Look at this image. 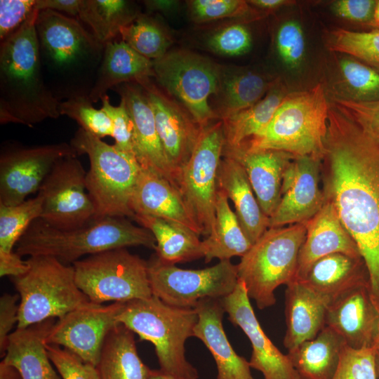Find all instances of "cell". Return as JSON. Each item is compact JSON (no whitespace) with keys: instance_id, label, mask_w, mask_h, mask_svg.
I'll return each mask as SVG.
<instances>
[{"instance_id":"cell-11","label":"cell","mask_w":379,"mask_h":379,"mask_svg":"<svg viewBox=\"0 0 379 379\" xmlns=\"http://www.w3.org/2000/svg\"><path fill=\"white\" fill-rule=\"evenodd\" d=\"M152 62L157 84L178 100L201 128L219 119L208 99L218 93L222 67L186 50L168 51Z\"/></svg>"},{"instance_id":"cell-59","label":"cell","mask_w":379,"mask_h":379,"mask_svg":"<svg viewBox=\"0 0 379 379\" xmlns=\"http://www.w3.org/2000/svg\"><path fill=\"white\" fill-rule=\"evenodd\" d=\"M375 369L377 377L379 378V349L375 352Z\"/></svg>"},{"instance_id":"cell-56","label":"cell","mask_w":379,"mask_h":379,"mask_svg":"<svg viewBox=\"0 0 379 379\" xmlns=\"http://www.w3.org/2000/svg\"><path fill=\"white\" fill-rule=\"evenodd\" d=\"M147 8L150 11H168L177 4L176 1L149 0L144 1Z\"/></svg>"},{"instance_id":"cell-31","label":"cell","mask_w":379,"mask_h":379,"mask_svg":"<svg viewBox=\"0 0 379 379\" xmlns=\"http://www.w3.org/2000/svg\"><path fill=\"white\" fill-rule=\"evenodd\" d=\"M133 219L153 234L155 255L163 262L175 265L204 257L203 241L189 228L168 220L142 214Z\"/></svg>"},{"instance_id":"cell-49","label":"cell","mask_w":379,"mask_h":379,"mask_svg":"<svg viewBox=\"0 0 379 379\" xmlns=\"http://www.w3.org/2000/svg\"><path fill=\"white\" fill-rule=\"evenodd\" d=\"M334 106L379 142V100L362 102L352 98H338L335 100Z\"/></svg>"},{"instance_id":"cell-57","label":"cell","mask_w":379,"mask_h":379,"mask_svg":"<svg viewBox=\"0 0 379 379\" xmlns=\"http://www.w3.org/2000/svg\"><path fill=\"white\" fill-rule=\"evenodd\" d=\"M148 379H178V378L163 372L160 369H158V370L152 369Z\"/></svg>"},{"instance_id":"cell-10","label":"cell","mask_w":379,"mask_h":379,"mask_svg":"<svg viewBox=\"0 0 379 379\" xmlns=\"http://www.w3.org/2000/svg\"><path fill=\"white\" fill-rule=\"evenodd\" d=\"M72 265L77 286L91 302H126L152 296L147 262L126 248L91 255Z\"/></svg>"},{"instance_id":"cell-58","label":"cell","mask_w":379,"mask_h":379,"mask_svg":"<svg viewBox=\"0 0 379 379\" xmlns=\"http://www.w3.org/2000/svg\"><path fill=\"white\" fill-rule=\"evenodd\" d=\"M372 25L375 27L377 29L379 28V1H377L375 7Z\"/></svg>"},{"instance_id":"cell-47","label":"cell","mask_w":379,"mask_h":379,"mask_svg":"<svg viewBox=\"0 0 379 379\" xmlns=\"http://www.w3.org/2000/svg\"><path fill=\"white\" fill-rule=\"evenodd\" d=\"M101 101V109L107 114L112 124L114 147L124 154L135 157L133 147V122L124 101L121 99L118 106H113L107 95L102 98Z\"/></svg>"},{"instance_id":"cell-41","label":"cell","mask_w":379,"mask_h":379,"mask_svg":"<svg viewBox=\"0 0 379 379\" xmlns=\"http://www.w3.org/2000/svg\"><path fill=\"white\" fill-rule=\"evenodd\" d=\"M88 95H77L61 100L59 104L60 115L76 121L80 128L102 139L113 135L112 121L100 108L96 109Z\"/></svg>"},{"instance_id":"cell-13","label":"cell","mask_w":379,"mask_h":379,"mask_svg":"<svg viewBox=\"0 0 379 379\" xmlns=\"http://www.w3.org/2000/svg\"><path fill=\"white\" fill-rule=\"evenodd\" d=\"M148 277L152 295L178 307H195L206 298L221 299L230 294L238 282L237 265L230 260L199 270H185L152 258Z\"/></svg>"},{"instance_id":"cell-26","label":"cell","mask_w":379,"mask_h":379,"mask_svg":"<svg viewBox=\"0 0 379 379\" xmlns=\"http://www.w3.org/2000/svg\"><path fill=\"white\" fill-rule=\"evenodd\" d=\"M55 321L49 319L16 328L8 336L1 362L14 368L21 379H62L53 368L45 343Z\"/></svg>"},{"instance_id":"cell-3","label":"cell","mask_w":379,"mask_h":379,"mask_svg":"<svg viewBox=\"0 0 379 379\" xmlns=\"http://www.w3.org/2000/svg\"><path fill=\"white\" fill-rule=\"evenodd\" d=\"M36 31L44 78L52 79L55 97L88 96L105 45L78 20L51 10L39 11Z\"/></svg>"},{"instance_id":"cell-27","label":"cell","mask_w":379,"mask_h":379,"mask_svg":"<svg viewBox=\"0 0 379 379\" xmlns=\"http://www.w3.org/2000/svg\"><path fill=\"white\" fill-rule=\"evenodd\" d=\"M329 302L300 281L286 285L285 317L286 330L284 345L291 351L312 340L326 326Z\"/></svg>"},{"instance_id":"cell-30","label":"cell","mask_w":379,"mask_h":379,"mask_svg":"<svg viewBox=\"0 0 379 379\" xmlns=\"http://www.w3.org/2000/svg\"><path fill=\"white\" fill-rule=\"evenodd\" d=\"M152 60L142 56L124 41L105 44L95 81L88 95L92 102L101 100L108 90L125 83L154 77Z\"/></svg>"},{"instance_id":"cell-6","label":"cell","mask_w":379,"mask_h":379,"mask_svg":"<svg viewBox=\"0 0 379 379\" xmlns=\"http://www.w3.org/2000/svg\"><path fill=\"white\" fill-rule=\"evenodd\" d=\"M328 109L320 83L306 91L288 93L267 127L241 146L253 151L273 149L294 157L322 159Z\"/></svg>"},{"instance_id":"cell-28","label":"cell","mask_w":379,"mask_h":379,"mask_svg":"<svg viewBox=\"0 0 379 379\" xmlns=\"http://www.w3.org/2000/svg\"><path fill=\"white\" fill-rule=\"evenodd\" d=\"M217 186L233 202L239 222L253 244L270 227L269 218L262 211L244 167L234 159L222 156Z\"/></svg>"},{"instance_id":"cell-61","label":"cell","mask_w":379,"mask_h":379,"mask_svg":"<svg viewBox=\"0 0 379 379\" xmlns=\"http://www.w3.org/2000/svg\"><path fill=\"white\" fill-rule=\"evenodd\" d=\"M378 29H379V28Z\"/></svg>"},{"instance_id":"cell-2","label":"cell","mask_w":379,"mask_h":379,"mask_svg":"<svg viewBox=\"0 0 379 379\" xmlns=\"http://www.w3.org/2000/svg\"><path fill=\"white\" fill-rule=\"evenodd\" d=\"M35 9L15 32L0 44V123L32 127L58 119L60 100L46 83L36 31Z\"/></svg>"},{"instance_id":"cell-37","label":"cell","mask_w":379,"mask_h":379,"mask_svg":"<svg viewBox=\"0 0 379 379\" xmlns=\"http://www.w3.org/2000/svg\"><path fill=\"white\" fill-rule=\"evenodd\" d=\"M138 14L124 0H81L77 18L102 44L112 41Z\"/></svg>"},{"instance_id":"cell-52","label":"cell","mask_w":379,"mask_h":379,"mask_svg":"<svg viewBox=\"0 0 379 379\" xmlns=\"http://www.w3.org/2000/svg\"><path fill=\"white\" fill-rule=\"evenodd\" d=\"M19 295L4 293L0 298V353L4 356L9 335L18 324Z\"/></svg>"},{"instance_id":"cell-50","label":"cell","mask_w":379,"mask_h":379,"mask_svg":"<svg viewBox=\"0 0 379 379\" xmlns=\"http://www.w3.org/2000/svg\"><path fill=\"white\" fill-rule=\"evenodd\" d=\"M36 0L0 1V41L7 39L29 18L36 9Z\"/></svg>"},{"instance_id":"cell-42","label":"cell","mask_w":379,"mask_h":379,"mask_svg":"<svg viewBox=\"0 0 379 379\" xmlns=\"http://www.w3.org/2000/svg\"><path fill=\"white\" fill-rule=\"evenodd\" d=\"M343 78L352 92L353 100L362 102L379 100V72L354 58L340 62Z\"/></svg>"},{"instance_id":"cell-29","label":"cell","mask_w":379,"mask_h":379,"mask_svg":"<svg viewBox=\"0 0 379 379\" xmlns=\"http://www.w3.org/2000/svg\"><path fill=\"white\" fill-rule=\"evenodd\" d=\"M329 305L347 292L368 286V274L361 257L336 253L317 260L302 280Z\"/></svg>"},{"instance_id":"cell-23","label":"cell","mask_w":379,"mask_h":379,"mask_svg":"<svg viewBox=\"0 0 379 379\" xmlns=\"http://www.w3.org/2000/svg\"><path fill=\"white\" fill-rule=\"evenodd\" d=\"M222 156L234 159L244 167L262 211L270 218L280 200L284 171L295 157L282 151H253L243 146L223 148Z\"/></svg>"},{"instance_id":"cell-16","label":"cell","mask_w":379,"mask_h":379,"mask_svg":"<svg viewBox=\"0 0 379 379\" xmlns=\"http://www.w3.org/2000/svg\"><path fill=\"white\" fill-rule=\"evenodd\" d=\"M123 306L120 302L107 305L90 302L55 321L45 343L63 347L97 366L106 336L119 324Z\"/></svg>"},{"instance_id":"cell-7","label":"cell","mask_w":379,"mask_h":379,"mask_svg":"<svg viewBox=\"0 0 379 379\" xmlns=\"http://www.w3.org/2000/svg\"><path fill=\"white\" fill-rule=\"evenodd\" d=\"M306 231L305 222L270 227L241 257L237 265L238 280L260 310L275 304L277 287L295 280Z\"/></svg>"},{"instance_id":"cell-44","label":"cell","mask_w":379,"mask_h":379,"mask_svg":"<svg viewBox=\"0 0 379 379\" xmlns=\"http://www.w3.org/2000/svg\"><path fill=\"white\" fill-rule=\"evenodd\" d=\"M188 5L192 20L197 22L254 15L248 1L242 0H192Z\"/></svg>"},{"instance_id":"cell-22","label":"cell","mask_w":379,"mask_h":379,"mask_svg":"<svg viewBox=\"0 0 379 379\" xmlns=\"http://www.w3.org/2000/svg\"><path fill=\"white\" fill-rule=\"evenodd\" d=\"M305 223L306 237L298 255L295 280L303 279L310 267L326 255L340 253L361 257L356 243L330 201L326 200L319 211Z\"/></svg>"},{"instance_id":"cell-51","label":"cell","mask_w":379,"mask_h":379,"mask_svg":"<svg viewBox=\"0 0 379 379\" xmlns=\"http://www.w3.org/2000/svg\"><path fill=\"white\" fill-rule=\"evenodd\" d=\"M376 3L375 0H340L333 9L342 18L372 25Z\"/></svg>"},{"instance_id":"cell-4","label":"cell","mask_w":379,"mask_h":379,"mask_svg":"<svg viewBox=\"0 0 379 379\" xmlns=\"http://www.w3.org/2000/svg\"><path fill=\"white\" fill-rule=\"evenodd\" d=\"M138 246L154 250L155 238L150 231L125 218H95L70 230L54 227L38 218L20 237L15 252L21 257L51 256L65 265H72L84 255Z\"/></svg>"},{"instance_id":"cell-45","label":"cell","mask_w":379,"mask_h":379,"mask_svg":"<svg viewBox=\"0 0 379 379\" xmlns=\"http://www.w3.org/2000/svg\"><path fill=\"white\" fill-rule=\"evenodd\" d=\"M251 36L247 27L233 23L218 29L208 41V47L218 54L237 56L246 53L251 46Z\"/></svg>"},{"instance_id":"cell-36","label":"cell","mask_w":379,"mask_h":379,"mask_svg":"<svg viewBox=\"0 0 379 379\" xmlns=\"http://www.w3.org/2000/svg\"><path fill=\"white\" fill-rule=\"evenodd\" d=\"M263 75L245 69L221 67L216 114L220 120L246 109L260 100L274 84Z\"/></svg>"},{"instance_id":"cell-15","label":"cell","mask_w":379,"mask_h":379,"mask_svg":"<svg viewBox=\"0 0 379 379\" xmlns=\"http://www.w3.org/2000/svg\"><path fill=\"white\" fill-rule=\"evenodd\" d=\"M78 157L70 143L60 142L5 149L0 155V203L19 204L38 192L44 180L61 159Z\"/></svg>"},{"instance_id":"cell-43","label":"cell","mask_w":379,"mask_h":379,"mask_svg":"<svg viewBox=\"0 0 379 379\" xmlns=\"http://www.w3.org/2000/svg\"><path fill=\"white\" fill-rule=\"evenodd\" d=\"M375 348L354 349L345 345L332 379H377Z\"/></svg>"},{"instance_id":"cell-46","label":"cell","mask_w":379,"mask_h":379,"mask_svg":"<svg viewBox=\"0 0 379 379\" xmlns=\"http://www.w3.org/2000/svg\"><path fill=\"white\" fill-rule=\"evenodd\" d=\"M48 357L62 379H100L97 367L69 350L46 344Z\"/></svg>"},{"instance_id":"cell-48","label":"cell","mask_w":379,"mask_h":379,"mask_svg":"<svg viewBox=\"0 0 379 379\" xmlns=\"http://www.w3.org/2000/svg\"><path fill=\"white\" fill-rule=\"evenodd\" d=\"M278 53L283 62L291 67H297L302 60L305 41L300 25L294 21L284 22L276 36Z\"/></svg>"},{"instance_id":"cell-34","label":"cell","mask_w":379,"mask_h":379,"mask_svg":"<svg viewBox=\"0 0 379 379\" xmlns=\"http://www.w3.org/2000/svg\"><path fill=\"white\" fill-rule=\"evenodd\" d=\"M288 93L279 79L253 106L221 119L224 148L238 147L260 134L269 124Z\"/></svg>"},{"instance_id":"cell-24","label":"cell","mask_w":379,"mask_h":379,"mask_svg":"<svg viewBox=\"0 0 379 379\" xmlns=\"http://www.w3.org/2000/svg\"><path fill=\"white\" fill-rule=\"evenodd\" d=\"M131 208L134 215H148L173 221L199 236L203 235L180 191L151 170L140 168L131 197Z\"/></svg>"},{"instance_id":"cell-53","label":"cell","mask_w":379,"mask_h":379,"mask_svg":"<svg viewBox=\"0 0 379 379\" xmlns=\"http://www.w3.org/2000/svg\"><path fill=\"white\" fill-rule=\"evenodd\" d=\"M29 268L28 262L22 259L15 251L12 253L0 252V276L4 277H18L25 273Z\"/></svg>"},{"instance_id":"cell-17","label":"cell","mask_w":379,"mask_h":379,"mask_svg":"<svg viewBox=\"0 0 379 379\" xmlns=\"http://www.w3.org/2000/svg\"><path fill=\"white\" fill-rule=\"evenodd\" d=\"M320 182L321 159H293L284 171L280 200L269 218L270 227L305 222L314 216L326 201Z\"/></svg>"},{"instance_id":"cell-18","label":"cell","mask_w":379,"mask_h":379,"mask_svg":"<svg viewBox=\"0 0 379 379\" xmlns=\"http://www.w3.org/2000/svg\"><path fill=\"white\" fill-rule=\"evenodd\" d=\"M145 91L154 112L157 129L166 157L178 177L189 160L201 128L188 111L151 78L138 82Z\"/></svg>"},{"instance_id":"cell-19","label":"cell","mask_w":379,"mask_h":379,"mask_svg":"<svg viewBox=\"0 0 379 379\" xmlns=\"http://www.w3.org/2000/svg\"><path fill=\"white\" fill-rule=\"evenodd\" d=\"M220 300L228 319L241 328L251 342V368L261 372L264 379H300L288 356L272 343L261 328L241 281L238 280L234 291Z\"/></svg>"},{"instance_id":"cell-35","label":"cell","mask_w":379,"mask_h":379,"mask_svg":"<svg viewBox=\"0 0 379 379\" xmlns=\"http://www.w3.org/2000/svg\"><path fill=\"white\" fill-rule=\"evenodd\" d=\"M228 199L225 192L218 189L215 223L210 234L202 241L206 262L215 258L225 260L234 256L242 257L253 245L230 206Z\"/></svg>"},{"instance_id":"cell-14","label":"cell","mask_w":379,"mask_h":379,"mask_svg":"<svg viewBox=\"0 0 379 379\" xmlns=\"http://www.w3.org/2000/svg\"><path fill=\"white\" fill-rule=\"evenodd\" d=\"M86 172L76 156L60 159L41 184L40 219L56 228L70 230L95 219V209L86 185Z\"/></svg>"},{"instance_id":"cell-60","label":"cell","mask_w":379,"mask_h":379,"mask_svg":"<svg viewBox=\"0 0 379 379\" xmlns=\"http://www.w3.org/2000/svg\"><path fill=\"white\" fill-rule=\"evenodd\" d=\"M375 350H378L379 349V327H378V335H377V337H376V339H375V344H374V347H373Z\"/></svg>"},{"instance_id":"cell-5","label":"cell","mask_w":379,"mask_h":379,"mask_svg":"<svg viewBox=\"0 0 379 379\" xmlns=\"http://www.w3.org/2000/svg\"><path fill=\"white\" fill-rule=\"evenodd\" d=\"M117 322L153 344L160 370L178 379H197L199 373L185 357V343L194 336L198 321L195 307L168 305L150 298L124 302Z\"/></svg>"},{"instance_id":"cell-1","label":"cell","mask_w":379,"mask_h":379,"mask_svg":"<svg viewBox=\"0 0 379 379\" xmlns=\"http://www.w3.org/2000/svg\"><path fill=\"white\" fill-rule=\"evenodd\" d=\"M321 184L357 244L379 310V142L334 105L328 109Z\"/></svg>"},{"instance_id":"cell-21","label":"cell","mask_w":379,"mask_h":379,"mask_svg":"<svg viewBox=\"0 0 379 379\" xmlns=\"http://www.w3.org/2000/svg\"><path fill=\"white\" fill-rule=\"evenodd\" d=\"M326 326L352 348H374L379 310L372 301L368 286L354 288L332 302L328 306Z\"/></svg>"},{"instance_id":"cell-8","label":"cell","mask_w":379,"mask_h":379,"mask_svg":"<svg viewBox=\"0 0 379 379\" xmlns=\"http://www.w3.org/2000/svg\"><path fill=\"white\" fill-rule=\"evenodd\" d=\"M78 156L88 157L87 192L95 209V218L129 217L131 197L140 171L134 156L124 154L79 128L70 140Z\"/></svg>"},{"instance_id":"cell-32","label":"cell","mask_w":379,"mask_h":379,"mask_svg":"<svg viewBox=\"0 0 379 379\" xmlns=\"http://www.w3.org/2000/svg\"><path fill=\"white\" fill-rule=\"evenodd\" d=\"M345 345L343 338L326 326L317 337L288 351L287 355L300 379H332Z\"/></svg>"},{"instance_id":"cell-33","label":"cell","mask_w":379,"mask_h":379,"mask_svg":"<svg viewBox=\"0 0 379 379\" xmlns=\"http://www.w3.org/2000/svg\"><path fill=\"white\" fill-rule=\"evenodd\" d=\"M133 333L121 324L108 333L96 366L100 379H148L152 369L139 357Z\"/></svg>"},{"instance_id":"cell-9","label":"cell","mask_w":379,"mask_h":379,"mask_svg":"<svg viewBox=\"0 0 379 379\" xmlns=\"http://www.w3.org/2000/svg\"><path fill=\"white\" fill-rule=\"evenodd\" d=\"M29 268L11 277L20 297L16 328L60 319L91 301L77 286L72 265L46 255L29 257Z\"/></svg>"},{"instance_id":"cell-25","label":"cell","mask_w":379,"mask_h":379,"mask_svg":"<svg viewBox=\"0 0 379 379\" xmlns=\"http://www.w3.org/2000/svg\"><path fill=\"white\" fill-rule=\"evenodd\" d=\"M198 321L194 336L201 340L212 354L217 367L216 379H255L249 361L236 353L222 326L225 313L220 300L206 298L195 307Z\"/></svg>"},{"instance_id":"cell-38","label":"cell","mask_w":379,"mask_h":379,"mask_svg":"<svg viewBox=\"0 0 379 379\" xmlns=\"http://www.w3.org/2000/svg\"><path fill=\"white\" fill-rule=\"evenodd\" d=\"M121 40L142 56L154 60L164 56L171 45V36L156 20L138 15L119 32Z\"/></svg>"},{"instance_id":"cell-39","label":"cell","mask_w":379,"mask_h":379,"mask_svg":"<svg viewBox=\"0 0 379 379\" xmlns=\"http://www.w3.org/2000/svg\"><path fill=\"white\" fill-rule=\"evenodd\" d=\"M42 201L39 196L6 206L0 203V252L12 253L31 223L40 218Z\"/></svg>"},{"instance_id":"cell-20","label":"cell","mask_w":379,"mask_h":379,"mask_svg":"<svg viewBox=\"0 0 379 379\" xmlns=\"http://www.w3.org/2000/svg\"><path fill=\"white\" fill-rule=\"evenodd\" d=\"M112 90L124 101L131 118L133 147L138 163L141 168L164 178L179 190L178 175L166 157L154 112L144 89L138 83L130 82L120 84Z\"/></svg>"},{"instance_id":"cell-55","label":"cell","mask_w":379,"mask_h":379,"mask_svg":"<svg viewBox=\"0 0 379 379\" xmlns=\"http://www.w3.org/2000/svg\"><path fill=\"white\" fill-rule=\"evenodd\" d=\"M249 4L263 10H274L282 6L290 4L291 1L287 0H251L248 1Z\"/></svg>"},{"instance_id":"cell-54","label":"cell","mask_w":379,"mask_h":379,"mask_svg":"<svg viewBox=\"0 0 379 379\" xmlns=\"http://www.w3.org/2000/svg\"><path fill=\"white\" fill-rule=\"evenodd\" d=\"M81 0H36L35 8L38 11L51 10L77 17Z\"/></svg>"},{"instance_id":"cell-12","label":"cell","mask_w":379,"mask_h":379,"mask_svg":"<svg viewBox=\"0 0 379 379\" xmlns=\"http://www.w3.org/2000/svg\"><path fill=\"white\" fill-rule=\"evenodd\" d=\"M224 145L222 121L210 123L201 128L189 160L179 173V191L206 237L215 223L217 176Z\"/></svg>"},{"instance_id":"cell-40","label":"cell","mask_w":379,"mask_h":379,"mask_svg":"<svg viewBox=\"0 0 379 379\" xmlns=\"http://www.w3.org/2000/svg\"><path fill=\"white\" fill-rule=\"evenodd\" d=\"M328 48L345 53L379 72V29L355 32L338 28L330 33Z\"/></svg>"}]
</instances>
